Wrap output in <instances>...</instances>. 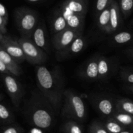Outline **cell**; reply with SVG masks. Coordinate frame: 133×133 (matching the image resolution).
Returning a JSON list of instances; mask_svg holds the SVG:
<instances>
[{
	"label": "cell",
	"instance_id": "obj_1",
	"mask_svg": "<svg viewBox=\"0 0 133 133\" xmlns=\"http://www.w3.org/2000/svg\"><path fill=\"white\" fill-rule=\"evenodd\" d=\"M35 74L38 90L58 113L66 90L62 73L57 68L49 70L42 65L36 66Z\"/></svg>",
	"mask_w": 133,
	"mask_h": 133
},
{
	"label": "cell",
	"instance_id": "obj_2",
	"mask_svg": "<svg viewBox=\"0 0 133 133\" xmlns=\"http://www.w3.org/2000/svg\"><path fill=\"white\" fill-rule=\"evenodd\" d=\"M58 114L53 105L40 92L35 90L25 105L24 115L35 127L47 129L53 125Z\"/></svg>",
	"mask_w": 133,
	"mask_h": 133
},
{
	"label": "cell",
	"instance_id": "obj_3",
	"mask_svg": "<svg viewBox=\"0 0 133 133\" xmlns=\"http://www.w3.org/2000/svg\"><path fill=\"white\" fill-rule=\"evenodd\" d=\"M61 114L68 120L83 122L87 115V107L83 98L71 90H66Z\"/></svg>",
	"mask_w": 133,
	"mask_h": 133
},
{
	"label": "cell",
	"instance_id": "obj_4",
	"mask_svg": "<svg viewBox=\"0 0 133 133\" xmlns=\"http://www.w3.org/2000/svg\"><path fill=\"white\" fill-rule=\"evenodd\" d=\"M16 25L21 36L31 38L39 23L37 12L27 7H18L14 12Z\"/></svg>",
	"mask_w": 133,
	"mask_h": 133
},
{
	"label": "cell",
	"instance_id": "obj_5",
	"mask_svg": "<svg viewBox=\"0 0 133 133\" xmlns=\"http://www.w3.org/2000/svg\"><path fill=\"white\" fill-rule=\"evenodd\" d=\"M24 53L26 61L31 64L42 66L48 60V55L31 38L21 36L18 40Z\"/></svg>",
	"mask_w": 133,
	"mask_h": 133
},
{
	"label": "cell",
	"instance_id": "obj_6",
	"mask_svg": "<svg viewBox=\"0 0 133 133\" xmlns=\"http://www.w3.org/2000/svg\"><path fill=\"white\" fill-rule=\"evenodd\" d=\"M5 90L14 107L18 109L24 96V88L15 76L1 74Z\"/></svg>",
	"mask_w": 133,
	"mask_h": 133
},
{
	"label": "cell",
	"instance_id": "obj_7",
	"mask_svg": "<svg viewBox=\"0 0 133 133\" xmlns=\"http://www.w3.org/2000/svg\"><path fill=\"white\" fill-rule=\"evenodd\" d=\"M91 101L97 112L103 117L110 118L116 110V99L109 96L97 95L93 96L91 98Z\"/></svg>",
	"mask_w": 133,
	"mask_h": 133
},
{
	"label": "cell",
	"instance_id": "obj_8",
	"mask_svg": "<svg viewBox=\"0 0 133 133\" xmlns=\"http://www.w3.org/2000/svg\"><path fill=\"white\" fill-rule=\"evenodd\" d=\"M0 47L19 64L26 61L23 49L18 40H14L9 35H0Z\"/></svg>",
	"mask_w": 133,
	"mask_h": 133
},
{
	"label": "cell",
	"instance_id": "obj_9",
	"mask_svg": "<svg viewBox=\"0 0 133 133\" xmlns=\"http://www.w3.org/2000/svg\"><path fill=\"white\" fill-rule=\"evenodd\" d=\"M83 35V31L72 29L67 27L66 29L54 35L53 45L56 51H60L67 48L78 36Z\"/></svg>",
	"mask_w": 133,
	"mask_h": 133
},
{
	"label": "cell",
	"instance_id": "obj_10",
	"mask_svg": "<svg viewBox=\"0 0 133 133\" xmlns=\"http://www.w3.org/2000/svg\"><path fill=\"white\" fill-rule=\"evenodd\" d=\"M87 45V40L83 35L78 36L71 44L63 50L57 51L56 57L58 61H62L64 60L74 57L81 53Z\"/></svg>",
	"mask_w": 133,
	"mask_h": 133
},
{
	"label": "cell",
	"instance_id": "obj_11",
	"mask_svg": "<svg viewBox=\"0 0 133 133\" xmlns=\"http://www.w3.org/2000/svg\"><path fill=\"white\" fill-rule=\"evenodd\" d=\"M88 6V0H66L62 4L60 10L65 18L71 14L86 16Z\"/></svg>",
	"mask_w": 133,
	"mask_h": 133
},
{
	"label": "cell",
	"instance_id": "obj_12",
	"mask_svg": "<svg viewBox=\"0 0 133 133\" xmlns=\"http://www.w3.org/2000/svg\"><path fill=\"white\" fill-rule=\"evenodd\" d=\"M117 68V62L114 59L106 56L99 55L98 73L99 80L105 81L109 79Z\"/></svg>",
	"mask_w": 133,
	"mask_h": 133
},
{
	"label": "cell",
	"instance_id": "obj_13",
	"mask_svg": "<svg viewBox=\"0 0 133 133\" xmlns=\"http://www.w3.org/2000/svg\"><path fill=\"white\" fill-rule=\"evenodd\" d=\"M98 56H93L83 64L79 70V75L83 79L90 81L99 80Z\"/></svg>",
	"mask_w": 133,
	"mask_h": 133
},
{
	"label": "cell",
	"instance_id": "obj_14",
	"mask_svg": "<svg viewBox=\"0 0 133 133\" xmlns=\"http://www.w3.org/2000/svg\"><path fill=\"white\" fill-rule=\"evenodd\" d=\"M31 40L37 46L44 51L48 52L49 49L46 27L44 21H40L38 25L32 34Z\"/></svg>",
	"mask_w": 133,
	"mask_h": 133
},
{
	"label": "cell",
	"instance_id": "obj_15",
	"mask_svg": "<svg viewBox=\"0 0 133 133\" xmlns=\"http://www.w3.org/2000/svg\"><path fill=\"white\" fill-rule=\"evenodd\" d=\"M0 61H2L9 70L12 75L19 77L23 74V70L20 64L16 62L12 57H10L2 48L0 47Z\"/></svg>",
	"mask_w": 133,
	"mask_h": 133
},
{
	"label": "cell",
	"instance_id": "obj_16",
	"mask_svg": "<svg viewBox=\"0 0 133 133\" xmlns=\"http://www.w3.org/2000/svg\"><path fill=\"white\" fill-rule=\"evenodd\" d=\"M110 23L109 34L116 32L122 24V12L119 9V3L116 0H112L110 6Z\"/></svg>",
	"mask_w": 133,
	"mask_h": 133
},
{
	"label": "cell",
	"instance_id": "obj_17",
	"mask_svg": "<svg viewBox=\"0 0 133 133\" xmlns=\"http://www.w3.org/2000/svg\"><path fill=\"white\" fill-rule=\"evenodd\" d=\"M68 27L66 19L60 9L55 13L51 21V31L55 35L66 29Z\"/></svg>",
	"mask_w": 133,
	"mask_h": 133
},
{
	"label": "cell",
	"instance_id": "obj_18",
	"mask_svg": "<svg viewBox=\"0 0 133 133\" xmlns=\"http://www.w3.org/2000/svg\"><path fill=\"white\" fill-rule=\"evenodd\" d=\"M110 6L97 16V25L101 31L106 33L110 32Z\"/></svg>",
	"mask_w": 133,
	"mask_h": 133
},
{
	"label": "cell",
	"instance_id": "obj_19",
	"mask_svg": "<svg viewBox=\"0 0 133 133\" xmlns=\"http://www.w3.org/2000/svg\"><path fill=\"white\" fill-rule=\"evenodd\" d=\"M110 118L114 119L126 128H129L130 129L133 127V116L131 114L116 110Z\"/></svg>",
	"mask_w": 133,
	"mask_h": 133
},
{
	"label": "cell",
	"instance_id": "obj_20",
	"mask_svg": "<svg viewBox=\"0 0 133 133\" xmlns=\"http://www.w3.org/2000/svg\"><path fill=\"white\" fill-rule=\"evenodd\" d=\"M0 119L1 123L5 126L12 125L15 121V116L13 112L3 102L0 104Z\"/></svg>",
	"mask_w": 133,
	"mask_h": 133
},
{
	"label": "cell",
	"instance_id": "obj_21",
	"mask_svg": "<svg viewBox=\"0 0 133 133\" xmlns=\"http://www.w3.org/2000/svg\"><path fill=\"white\" fill-rule=\"evenodd\" d=\"M66 19L67 21L68 27L69 28L83 31L85 16L77 15V14H71L66 17Z\"/></svg>",
	"mask_w": 133,
	"mask_h": 133
},
{
	"label": "cell",
	"instance_id": "obj_22",
	"mask_svg": "<svg viewBox=\"0 0 133 133\" xmlns=\"http://www.w3.org/2000/svg\"><path fill=\"white\" fill-rule=\"evenodd\" d=\"M116 110L133 116V101L127 98H118L116 101Z\"/></svg>",
	"mask_w": 133,
	"mask_h": 133
},
{
	"label": "cell",
	"instance_id": "obj_23",
	"mask_svg": "<svg viewBox=\"0 0 133 133\" xmlns=\"http://www.w3.org/2000/svg\"><path fill=\"white\" fill-rule=\"evenodd\" d=\"M133 34L129 31H121L113 35L112 42L117 45H123L132 40Z\"/></svg>",
	"mask_w": 133,
	"mask_h": 133
},
{
	"label": "cell",
	"instance_id": "obj_24",
	"mask_svg": "<svg viewBox=\"0 0 133 133\" xmlns=\"http://www.w3.org/2000/svg\"><path fill=\"white\" fill-rule=\"evenodd\" d=\"M9 14L7 10L3 3L0 4V35H5L7 33V25Z\"/></svg>",
	"mask_w": 133,
	"mask_h": 133
},
{
	"label": "cell",
	"instance_id": "obj_25",
	"mask_svg": "<svg viewBox=\"0 0 133 133\" xmlns=\"http://www.w3.org/2000/svg\"><path fill=\"white\" fill-rule=\"evenodd\" d=\"M104 125L109 133H120L127 129L111 118H107Z\"/></svg>",
	"mask_w": 133,
	"mask_h": 133
},
{
	"label": "cell",
	"instance_id": "obj_26",
	"mask_svg": "<svg viewBox=\"0 0 133 133\" xmlns=\"http://www.w3.org/2000/svg\"><path fill=\"white\" fill-rule=\"evenodd\" d=\"M64 133H83L81 126L76 121L68 120L62 127Z\"/></svg>",
	"mask_w": 133,
	"mask_h": 133
},
{
	"label": "cell",
	"instance_id": "obj_27",
	"mask_svg": "<svg viewBox=\"0 0 133 133\" xmlns=\"http://www.w3.org/2000/svg\"><path fill=\"white\" fill-rule=\"evenodd\" d=\"M119 6L123 18H128L133 11V0H119Z\"/></svg>",
	"mask_w": 133,
	"mask_h": 133
},
{
	"label": "cell",
	"instance_id": "obj_28",
	"mask_svg": "<svg viewBox=\"0 0 133 133\" xmlns=\"http://www.w3.org/2000/svg\"><path fill=\"white\" fill-rule=\"evenodd\" d=\"M120 78L127 84H133V69L123 68L120 71Z\"/></svg>",
	"mask_w": 133,
	"mask_h": 133
},
{
	"label": "cell",
	"instance_id": "obj_29",
	"mask_svg": "<svg viewBox=\"0 0 133 133\" xmlns=\"http://www.w3.org/2000/svg\"><path fill=\"white\" fill-rule=\"evenodd\" d=\"M90 133H109L105 128L104 123L99 122H92L89 128Z\"/></svg>",
	"mask_w": 133,
	"mask_h": 133
},
{
	"label": "cell",
	"instance_id": "obj_30",
	"mask_svg": "<svg viewBox=\"0 0 133 133\" xmlns=\"http://www.w3.org/2000/svg\"><path fill=\"white\" fill-rule=\"evenodd\" d=\"M112 0H96V13L97 16L109 7L111 4Z\"/></svg>",
	"mask_w": 133,
	"mask_h": 133
},
{
	"label": "cell",
	"instance_id": "obj_31",
	"mask_svg": "<svg viewBox=\"0 0 133 133\" xmlns=\"http://www.w3.org/2000/svg\"><path fill=\"white\" fill-rule=\"evenodd\" d=\"M1 133H23V131L19 126L12 124L5 126Z\"/></svg>",
	"mask_w": 133,
	"mask_h": 133
},
{
	"label": "cell",
	"instance_id": "obj_32",
	"mask_svg": "<svg viewBox=\"0 0 133 133\" xmlns=\"http://www.w3.org/2000/svg\"><path fill=\"white\" fill-rule=\"evenodd\" d=\"M0 71H1V74H6V75H12V74H10V71L7 68L6 65L1 61H0Z\"/></svg>",
	"mask_w": 133,
	"mask_h": 133
},
{
	"label": "cell",
	"instance_id": "obj_33",
	"mask_svg": "<svg viewBox=\"0 0 133 133\" xmlns=\"http://www.w3.org/2000/svg\"><path fill=\"white\" fill-rule=\"evenodd\" d=\"M125 89L126 90V91H127L128 92H129L131 94H133V84H127L125 86Z\"/></svg>",
	"mask_w": 133,
	"mask_h": 133
},
{
	"label": "cell",
	"instance_id": "obj_34",
	"mask_svg": "<svg viewBox=\"0 0 133 133\" xmlns=\"http://www.w3.org/2000/svg\"><path fill=\"white\" fill-rule=\"evenodd\" d=\"M126 53H127V55L133 60V46L131 47V48H129L128 49L126 50Z\"/></svg>",
	"mask_w": 133,
	"mask_h": 133
},
{
	"label": "cell",
	"instance_id": "obj_35",
	"mask_svg": "<svg viewBox=\"0 0 133 133\" xmlns=\"http://www.w3.org/2000/svg\"><path fill=\"white\" fill-rule=\"evenodd\" d=\"M28 133H44L42 131V129H41L37 128V127H33L31 129Z\"/></svg>",
	"mask_w": 133,
	"mask_h": 133
},
{
	"label": "cell",
	"instance_id": "obj_36",
	"mask_svg": "<svg viewBox=\"0 0 133 133\" xmlns=\"http://www.w3.org/2000/svg\"><path fill=\"white\" fill-rule=\"evenodd\" d=\"M120 133H133V131L131 129H125L124 131H123L122 132H121Z\"/></svg>",
	"mask_w": 133,
	"mask_h": 133
},
{
	"label": "cell",
	"instance_id": "obj_37",
	"mask_svg": "<svg viewBox=\"0 0 133 133\" xmlns=\"http://www.w3.org/2000/svg\"><path fill=\"white\" fill-rule=\"evenodd\" d=\"M27 1L30 3H36V2H39V1H42V0H27Z\"/></svg>",
	"mask_w": 133,
	"mask_h": 133
},
{
	"label": "cell",
	"instance_id": "obj_38",
	"mask_svg": "<svg viewBox=\"0 0 133 133\" xmlns=\"http://www.w3.org/2000/svg\"><path fill=\"white\" fill-rule=\"evenodd\" d=\"M131 129V130H132V131H133V127H132V128H131V129Z\"/></svg>",
	"mask_w": 133,
	"mask_h": 133
},
{
	"label": "cell",
	"instance_id": "obj_39",
	"mask_svg": "<svg viewBox=\"0 0 133 133\" xmlns=\"http://www.w3.org/2000/svg\"><path fill=\"white\" fill-rule=\"evenodd\" d=\"M132 23H133V19H132Z\"/></svg>",
	"mask_w": 133,
	"mask_h": 133
}]
</instances>
